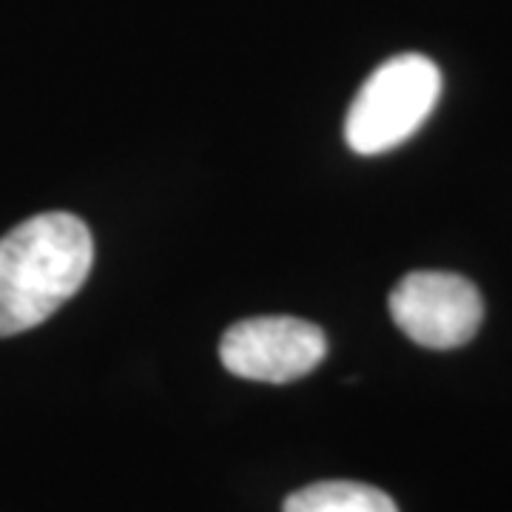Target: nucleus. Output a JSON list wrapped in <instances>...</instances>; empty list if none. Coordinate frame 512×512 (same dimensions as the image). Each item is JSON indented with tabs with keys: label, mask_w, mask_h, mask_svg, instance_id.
Returning <instances> with one entry per match:
<instances>
[{
	"label": "nucleus",
	"mask_w": 512,
	"mask_h": 512,
	"mask_svg": "<svg viewBox=\"0 0 512 512\" xmlns=\"http://www.w3.org/2000/svg\"><path fill=\"white\" fill-rule=\"evenodd\" d=\"M94 242L69 211H46L0 237V339L37 328L89 279Z\"/></svg>",
	"instance_id": "1"
},
{
	"label": "nucleus",
	"mask_w": 512,
	"mask_h": 512,
	"mask_svg": "<svg viewBox=\"0 0 512 512\" xmlns=\"http://www.w3.org/2000/svg\"><path fill=\"white\" fill-rule=\"evenodd\" d=\"M387 305L404 336L430 350L467 345L484 322V299L476 285L447 271L402 276Z\"/></svg>",
	"instance_id": "3"
},
{
	"label": "nucleus",
	"mask_w": 512,
	"mask_h": 512,
	"mask_svg": "<svg viewBox=\"0 0 512 512\" xmlns=\"http://www.w3.org/2000/svg\"><path fill=\"white\" fill-rule=\"evenodd\" d=\"M441 69L430 57L407 52L384 60L362 83L345 117V140L362 157L407 143L441 97Z\"/></svg>",
	"instance_id": "2"
},
{
	"label": "nucleus",
	"mask_w": 512,
	"mask_h": 512,
	"mask_svg": "<svg viewBox=\"0 0 512 512\" xmlns=\"http://www.w3.org/2000/svg\"><path fill=\"white\" fill-rule=\"evenodd\" d=\"M282 512H399L379 487L359 481H319L285 498Z\"/></svg>",
	"instance_id": "5"
},
{
	"label": "nucleus",
	"mask_w": 512,
	"mask_h": 512,
	"mask_svg": "<svg viewBox=\"0 0 512 512\" xmlns=\"http://www.w3.org/2000/svg\"><path fill=\"white\" fill-rule=\"evenodd\" d=\"M328 356L319 325L296 316H256L225 330L220 359L239 379L288 384L308 376Z\"/></svg>",
	"instance_id": "4"
}]
</instances>
